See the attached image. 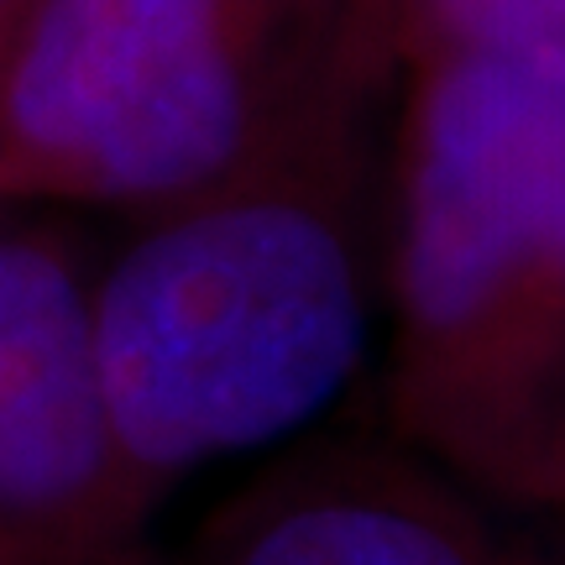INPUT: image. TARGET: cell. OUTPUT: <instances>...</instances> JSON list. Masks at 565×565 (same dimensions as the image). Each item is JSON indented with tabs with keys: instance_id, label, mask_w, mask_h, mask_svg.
Masks as SVG:
<instances>
[{
	"instance_id": "cell-1",
	"label": "cell",
	"mask_w": 565,
	"mask_h": 565,
	"mask_svg": "<svg viewBox=\"0 0 565 565\" xmlns=\"http://www.w3.org/2000/svg\"><path fill=\"white\" fill-rule=\"evenodd\" d=\"M383 79H345L231 179L141 215L89 282L105 419L152 508L189 471L309 429L356 377L383 267L366 158Z\"/></svg>"
},
{
	"instance_id": "cell-2",
	"label": "cell",
	"mask_w": 565,
	"mask_h": 565,
	"mask_svg": "<svg viewBox=\"0 0 565 565\" xmlns=\"http://www.w3.org/2000/svg\"><path fill=\"white\" fill-rule=\"evenodd\" d=\"M408 68L383 215L387 435L540 508L565 404V89L466 53Z\"/></svg>"
},
{
	"instance_id": "cell-3",
	"label": "cell",
	"mask_w": 565,
	"mask_h": 565,
	"mask_svg": "<svg viewBox=\"0 0 565 565\" xmlns=\"http://www.w3.org/2000/svg\"><path fill=\"white\" fill-rule=\"evenodd\" d=\"M393 68L372 0H38L0 63V204L152 215Z\"/></svg>"
},
{
	"instance_id": "cell-4",
	"label": "cell",
	"mask_w": 565,
	"mask_h": 565,
	"mask_svg": "<svg viewBox=\"0 0 565 565\" xmlns=\"http://www.w3.org/2000/svg\"><path fill=\"white\" fill-rule=\"evenodd\" d=\"M147 524L105 419L89 282L0 225V565H152Z\"/></svg>"
},
{
	"instance_id": "cell-5",
	"label": "cell",
	"mask_w": 565,
	"mask_h": 565,
	"mask_svg": "<svg viewBox=\"0 0 565 565\" xmlns=\"http://www.w3.org/2000/svg\"><path fill=\"white\" fill-rule=\"evenodd\" d=\"M183 565H545L524 534L393 435L303 440L215 513Z\"/></svg>"
},
{
	"instance_id": "cell-6",
	"label": "cell",
	"mask_w": 565,
	"mask_h": 565,
	"mask_svg": "<svg viewBox=\"0 0 565 565\" xmlns=\"http://www.w3.org/2000/svg\"><path fill=\"white\" fill-rule=\"evenodd\" d=\"M393 63L466 53L565 89V0H372Z\"/></svg>"
},
{
	"instance_id": "cell-7",
	"label": "cell",
	"mask_w": 565,
	"mask_h": 565,
	"mask_svg": "<svg viewBox=\"0 0 565 565\" xmlns=\"http://www.w3.org/2000/svg\"><path fill=\"white\" fill-rule=\"evenodd\" d=\"M540 508H555V513H565V404H561V419H555V440H550L545 503H540Z\"/></svg>"
},
{
	"instance_id": "cell-8",
	"label": "cell",
	"mask_w": 565,
	"mask_h": 565,
	"mask_svg": "<svg viewBox=\"0 0 565 565\" xmlns=\"http://www.w3.org/2000/svg\"><path fill=\"white\" fill-rule=\"evenodd\" d=\"M0 63H6V26H0Z\"/></svg>"
}]
</instances>
